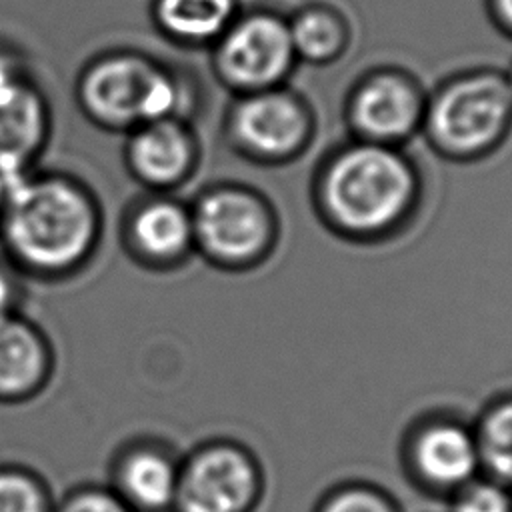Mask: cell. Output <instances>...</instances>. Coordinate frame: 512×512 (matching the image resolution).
Listing matches in <instances>:
<instances>
[{"label":"cell","instance_id":"20","mask_svg":"<svg viewBox=\"0 0 512 512\" xmlns=\"http://www.w3.org/2000/svg\"><path fill=\"white\" fill-rule=\"evenodd\" d=\"M54 512H134L108 484H78L56 500Z\"/></svg>","mask_w":512,"mask_h":512},{"label":"cell","instance_id":"23","mask_svg":"<svg viewBox=\"0 0 512 512\" xmlns=\"http://www.w3.org/2000/svg\"><path fill=\"white\" fill-rule=\"evenodd\" d=\"M24 280L20 270L0 254V316L22 310Z\"/></svg>","mask_w":512,"mask_h":512},{"label":"cell","instance_id":"24","mask_svg":"<svg viewBox=\"0 0 512 512\" xmlns=\"http://www.w3.org/2000/svg\"><path fill=\"white\" fill-rule=\"evenodd\" d=\"M26 76L28 74H26L22 62L12 52L0 50V88L12 84L16 80H22Z\"/></svg>","mask_w":512,"mask_h":512},{"label":"cell","instance_id":"2","mask_svg":"<svg viewBox=\"0 0 512 512\" xmlns=\"http://www.w3.org/2000/svg\"><path fill=\"white\" fill-rule=\"evenodd\" d=\"M76 102L94 126L126 134L146 122L178 118L180 88L154 60L108 52L80 72Z\"/></svg>","mask_w":512,"mask_h":512},{"label":"cell","instance_id":"4","mask_svg":"<svg viewBox=\"0 0 512 512\" xmlns=\"http://www.w3.org/2000/svg\"><path fill=\"white\" fill-rule=\"evenodd\" d=\"M512 108L508 84L496 76H472L450 84L430 110L434 142L450 154H478L506 128Z\"/></svg>","mask_w":512,"mask_h":512},{"label":"cell","instance_id":"7","mask_svg":"<svg viewBox=\"0 0 512 512\" xmlns=\"http://www.w3.org/2000/svg\"><path fill=\"white\" fill-rule=\"evenodd\" d=\"M120 244L144 268H172L194 248L192 212L168 192H150L122 212Z\"/></svg>","mask_w":512,"mask_h":512},{"label":"cell","instance_id":"1","mask_svg":"<svg viewBox=\"0 0 512 512\" xmlns=\"http://www.w3.org/2000/svg\"><path fill=\"white\" fill-rule=\"evenodd\" d=\"M104 212L94 190L62 170H32L8 184L0 214V254L24 278L58 282L96 256Z\"/></svg>","mask_w":512,"mask_h":512},{"label":"cell","instance_id":"21","mask_svg":"<svg viewBox=\"0 0 512 512\" xmlns=\"http://www.w3.org/2000/svg\"><path fill=\"white\" fill-rule=\"evenodd\" d=\"M452 512H512V496L500 482H468L454 492Z\"/></svg>","mask_w":512,"mask_h":512},{"label":"cell","instance_id":"22","mask_svg":"<svg viewBox=\"0 0 512 512\" xmlns=\"http://www.w3.org/2000/svg\"><path fill=\"white\" fill-rule=\"evenodd\" d=\"M318 512H398L396 506L380 492L364 486H350L330 494Z\"/></svg>","mask_w":512,"mask_h":512},{"label":"cell","instance_id":"6","mask_svg":"<svg viewBox=\"0 0 512 512\" xmlns=\"http://www.w3.org/2000/svg\"><path fill=\"white\" fill-rule=\"evenodd\" d=\"M190 212L194 246L216 262H246L254 258L268 240V214L262 204L246 192H208Z\"/></svg>","mask_w":512,"mask_h":512},{"label":"cell","instance_id":"10","mask_svg":"<svg viewBox=\"0 0 512 512\" xmlns=\"http://www.w3.org/2000/svg\"><path fill=\"white\" fill-rule=\"evenodd\" d=\"M194 158V138L180 118L140 124L126 132L122 146L124 168L148 192H168L182 184Z\"/></svg>","mask_w":512,"mask_h":512},{"label":"cell","instance_id":"13","mask_svg":"<svg viewBox=\"0 0 512 512\" xmlns=\"http://www.w3.org/2000/svg\"><path fill=\"white\" fill-rule=\"evenodd\" d=\"M240 144L260 156H286L306 136L302 106L280 92H260L246 98L232 116Z\"/></svg>","mask_w":512,"mask_h":512},{"label":"cell","instance_id":"8","mask_svg":"<svg viewBox=\"0 0 512 512\" xmlns=\"http://www.w3.org/2000/svg\"><path fill=\"white\" fill-rule=\"evenodd\" d=\"M50 134V104L28 76L0 88V176L8 184L38 168Z\"/></svg>","mask_w":512,"mask_h":512},{"label":"cell","instance_id":"25","mask_svg":"<svg viewBox=\"0 0 512 512\" xmlns=\"http://www.w3.org/2000/svg\"><path fill=\"white\" fill-rule=\"evenodd\" d=\"M496 6L500 10V14L504 16V20H508L512 24V0H496Z\"/></svg>","mask_w":512,"mask_h":512},{"label":"cell","instance_id":"16","mask_svg":"<svg viewBox=\"0 0 512 512\" xmlns=\"http://www.w3.org/2000/svg\"><path fill=\"white\" fill-rule=\"evenodd\" d=\"M234 10L232 0H154V20L162 32L182 42L218 36Z\"/></svg>","mask_w":512,"mask_h":512},{"label":"cell","instance_id":"5","mask_svg":"<svg viewBox=\"0 0 512 512\" xmlns=\"http://www.w3.org/2000/svg\"><path fill=\"white\" fill-rule=\"evenodd\" d=\"M258 490L248 456L230 446H208L180 464L172 512H252Z\"/></svg>","mask_w":512,"mask_h":512},{"label":"cell","instance_id":"26","mask_svg":"<svg viewBox=\"0 0 512 512\" xmlns=\"http://www.w3.org/2000/svg\"><path fill=\"white\" fill-rule=\"evenodd\" d=\"M6 190H8V182L0 176V214H2V206H4V198H6Z\"/></svg>","mask_w":512,"mask_h":512},{"label":"cell","instance_id":"27","mask_svg":"<svg viewBox=\"0 0 512 512\" xmlns=\"http://www.w3.org/2000/svg\"><path fill=\"white\" fill-rule=\"evenodd\" d=\"M506 84H508V90H510V94H512V70H510V78H508Z\"/></svg>","mask_w":512,"mask_h":512},{"label":"cell","instance_id":"17","mask_svg":"<svg viewBox=\"0 0 512 512\" xmlns=\"http://www.w3.org/2000/svg\"><path fill=\"white\" fill-rule=\"evenodd\" d=\"M56 498L42 474L26 464H0V512H54Z\"/></svg>","mask_w":512,"mask_h":512},{"label":"cell","instance_id":"11","mask_svg":"<svg viewBox=\"0 0 512 512\" xmlns=\"http://www.w3.org/2000/svg\"><path fill=\"white\" fill-rule=\"evenodd\" d=\"M56 370L46 330L22 310L0 316V404H24L40 396Z\"/></svg>","mask_w":512,"mask_h":512},{"label":"cell","instance_id":"12","mask_svg":"<svg viewBox=\"0 0 512 512\" xmlns=\"http://www.w3.org/2000/svg\"><path fill=\"white\" fill-rule=\"evenodd\" d=\"M178 470L180 464L162 446L136 440L116 452L108 486L134 512H172Z\"/></svg>","mask_w":512,"mask_h":512},{"label":"cell","instance_id":"19","mask_svg":"<svg viewBox=\"0 0 512 512\" xmlns=\"http://www.w3.org/2000/svg\"><path fill=\"white\" fill-rule=\"evenodd\" d=\"M478 452L500 484L512 486V402H504L488 414Z\"/></svg>","mask_w":512,"mask_h":512},{"label":"cell","instance_id":"3","mask_svg":"<svg viewBox=\"0 0 512 512\" xmlns=\"http://www.w3.org/2000/svg\"><path fill=\"white\" fill-rule=\"evenodd\" d=\"M414 180L408 164L380 144L354 146L336 156L326 172L322 196L338 226L378 232L408 208Z\"/></svg>","mask_w":512,"mask_h":512},{"label":"cell","instance_id":"14","mask_svg":"<svg viewBox=\"0 0 512 512\" xmlns=\"http://www.w3.org/2000/svg\"><path fill=\"white\" fill-rule=\"evenodd\" d=\"M478 462V442L456 424L426 428L414 446V468L436 490H460L472 482Z\"/></svg>","mask_w":512,"mask_h":512},{"label":"cell","instance_id":"9","mask_svg":"<svg viewBox=\"0 0 512 512\" xmlns=\"http://www.w3.org/2000/svg\"><path fill=\"white\" fill-rule=\"evenodd\" d=\"M294 48L290 28L274 16H250L222 40L218 66L222 74L244 88H264L278 82L290 68Z\"/></svg>","mask_w":512,"mask_h":512},{"label":"cell","instance_id":"18","mask_svg":"<svg viewBox=\"0 0 512 512\" xmlns=\"http://www.w3.org/2000/svg\"><path fill=\"white\" fill-rule=\"evenodd\" d=\"M290 28V40L294 54H302L308 60H326L332 58L342 42L344 32L340 22L322 10H310L296 18V22Z\"/></svg>","mask_w":512,"mask_h":512},{"label":"cell","instance_id":"15","mask_svg":"<svg viewBox=\"0 0 512 512\" xmlns=\"http://www.w3.org/2000/svg\"><path fill=\"white\" fill-rule=\"evenodd\" d=\"M352 118L374 142H392L412 132L420 118V98L406 80L380 76L360 88Z\"/></svg>","mask_w":512,"mask_h":512}]
</instances>
